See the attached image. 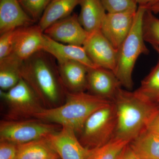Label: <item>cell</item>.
Listing matches in <instances>:
<instances>
[{
	"mask_svg": "<svg viewBox=\"0 0 159 159\" xmlns=\"http://www.w3.org/2000/svg\"><path fill=\"white\" fill-rule=\"evenodd\" d=\"M147 8L138 6L132 27L118 50L115 73L122 86L130 91L134 87L132 74L137 60L142 54H148L143 37V20Z\"/></svg>",
	"mask_w": 159,
	"mask_h": 159,
	"instance_id": "cell-4",
	"label": "cell"
},
{
	"mask_svg": "<svg viewBox=\"0 0 159 159\" xmlns=\"http://www.w3.org/2000/svg\"><path fill=\"white\" fill-rule=\"evenodd\" d=\"M151 10L146 9L143 20V37L152 46L159 47V19Z\"/></svg>",
	"mask_w": 159,
	"mask_h": 159,
	"instance_id": "cell-24",
	"label": "cell"
},
{
	"mask_svg": "<svg viewBox=\"0 0 159 159\" xmlns=\"http://www.w3.org/2000/svg\"><path fill=\"white\" fill-rule=\"evenodd\" d=\"M79 0H52L38 25L43 31L52 24L72 14Z\"/></svg>",
	"mask_w": 159,
	"mask_h": 159,
	"instance_id": "cell-19",
	"label": "cell"
},
{
	"mask_svg": "<svg viewBox=\"0 0 159 159\" xmlns=\"http://www.w3.org/2000/svg\"><path fill=\"white\" fill-rule=\"evenodd\" d=\"M27 14L34 21H39L52 0H19Z\"/></svg>",
	"mask_w": 159,
	"mask_h": 159,
	"instance_id": "cell-25",
	"label": "cell"
},
{
	"mask_svg": "<svg viewBox=\"0 0 159 159\" xmlns=\"http://www.w3.org/2000/svg\"><path fill=\"white\" fill-rule=\"evenodd\" d=\"M72 129L62 126L46 137L61 159H85L88 149L80 142Z\"/></svg>",
	"mask_w": 159,
	"mask_h": 159,
	"instance_id": "cell-12",
	"label": "cell"
},
{
	"mask_svg": "<svg viewBox=\"0 0 159 159\" xmlns=\"http://www.w3.org/2000/svg\"><path fill=\"white\" fill-rule=\"evenodd\" d=\"M118 159H140L136 155L129 145V143L124 148Z\"/></svg>",
	"mask_w": 159,
	"mask_h": 159,
	"instance_id": "cell-30",
	"label": "cell"
},
{
	"mask_svg": "<svg viewBox=\"0 0 159 159\" xmlns=\"http://www.w3.org/2000/svg\"><path fill=\"white\" fill-rule=\"evenodd\" d=\"M137 10L107 12L106 15L100 31L117 50L130 32Z\"/></svg>",
	"mask_w": 159,
	"mask_h": 159,
	"instance_id": "cell-10",
	"label": "cell"
},
{
	"mask_svg": "<svg viewBox=\"0 0 159 159\" xmlns=\"http://www.w3.org/2000/svg\"><path fill=\"white\" fill-rule=\"evenodd\" d=\"M1 99L6 103L5 119L12 120L35 119L44 108L34 91L22 79L9 90H0Z\"/></svg>",
	"mask_w": 159,
	"mask_h": 159,
	"instance_id": "cell-6",
	"label": "cell"
},
{
	"mask_svg": "<svg viewBox=\"0 0 159 159\" xmlns=\"http://www.w3.org/2000/svg\"><path fill=\"white\" fill-rule=\"evenodd\" d=\"M17 153V145L0 141V159H16Z\"/></svg>",
	"mask_w": 159,
	"mask_h": 159,
	"instance_id": "cell-28",
	"label": "cell"
},
{
	"mask_svg": "<svg viewBox=\"0 0 159 159\" xmlns=\"http://www.w3.org/2000/svg\"><path fill=\"white\" fill-rule=\"evenodd\" d=\"M23 62L13 54L0 59L1 90H9L19 82L21 79L20 71Z\"/></svg>",
	"mask_w": 159,
	"mask_h": 159,
	"instance_id": "cell-21",
	"label": "cell"
},
{
	"mask_svg": "<svg viewBox=\"0 0 159 159\" xmlns=\"http://www.w3.org/2000/svg\"><path fill=\"white\" fill-rule=\"evenodd\" d=\"M60 77L66 90L70 93L84 92L87 89L88 68L75 61L57 62Z\"/></svg>",
	"mask_w": 159,
	"mask_h": 159,
	"instance_id": "cell-15",
	"label": "cell"
},
{
	"mask_svg": "<svg viewBox=\"0 0 159 159\" xmlns=\"http://www.w3.org/2000/svg\"><path fill=\"white\" fill-rule=\"evenodd\" d=\"M140 159H159V135L145 128L129 143Z\"/></svg>",
	"mask_w": 159,
	"mask_h": 159,
	"instance_id": "cell-18",
	"label": "cell"
},
{
	"mask_svg": "<svg viewBox=\"0 0 159 159\" xmlns=\"http://www.w3.org/2000/svg\"><path fill=\"white\" fill-rule=\"evenodd\" d=\"M44 34L57 42L79 46H83L89 35L75 13L52 24Z\"/></svg>",
	"mask_w": 159,
	"mask_h": 159,
	"instance_id": "cell-8",
	"label": "cell"
},
{
	"mask_svg": "<svg viewBox=\"0 0 159 159\" xmlns=\"http://www.w3.org/2000/svg\"><path fill=\"white\" fill-rule=\"evenodd\" d=\"M47 138L17 145L16 159H59Z\"/></svg>",
	"mask_w": 159,
	"mask_h": 159,
	"instance_id": "cell-20",
	"label": "cell"
},
{
	"mask_svg": "<svg viewBox=\"0 0 159 159\" xmlns=\"http://www.w3.org/2000/svg\"><path fill=\"white\" fill-rule=\"evenodd\" d=\"M102 5L108 13L136 10L138 6L133 0H101Z\"/></svg>",
	"mask_w": 159,
	"mask_h": 159,
	"instance_id": "cell-26",
	"label": "cell"
},
{
	"mask_svg": "<svg viewBox=\"0 0 159 159\" xmlns=\"http://www.w3.org/2000/svg\"><path fill=\"white\" fill-rule=\"evenodd\" d=\"M148 9L151 10L153 13H159V3H157L153 6H150Z\"/></svg>",
	"mask_w": 159,
	"mask_h": 159,
	"instance_id": "cell-32",
	"label": "cell"
},
{
	"mask_svg": "<svg viewBox=\"0 0 159 159\" xmlns=\"http://www.w3.org/2000/svg\"><path fill=\"white\" fill-rule=\"evenodd\" d=\"M45 35V44L43 51L52 55L57 62L75 61L84 65L88 69L97 67L89 58L83 46L57 42Z\"/></svg>",
	"mask_w": 159,
	"mask_h": 159,
	"instance_id": "cell-16",
	"label": "cell"
},
{
	"mask_svg": "<svg viewBox=\"0 0 159 159\" xmlns=\"http://www.w3.org/2000/svg\"><path fill=\"white\" fill-rule=\"evenodd\" d=\"M138 6H144L147 9L157 3H159V0H133Z\"/></svg>",
	"mask_w": 159,
	"mask_h": 159,
	"instance_id": "cell-31",
	"label": "cell"
},
{
	"mask_svg": "<svg viewBox=\"0 0 159 159\" xmlns=\"http://www.w3.org/2000/svg\"><path fill=\"white\" fill-rule=\"evenodd\" d=\"M112 102L116 114L113 139L129 142L146 128L159 107L139 97L134 92L122 88Z\"/></svg>",
	"mask_w": 159,
	"mask_h": 159,
	"instance_id": "cell-3",
	"label": "cell"
},
{
	"mask_svg": "<svg viewBox=\"0 0 159 159\" xmlns=\"http://www.w3.org/2000/svg\"><path fill=\"white\" fill-rule=\"evenodd\" d=\"M116 126V114L112 102L90 116L84 123L78 139L87 149L97 148L113 139Z\"/></svg>",
	"mask_w": 159,
	"mask_h": 159,
	"instance_id": "cell-5",
	"label": "cell"
},
{
	"mask_svg": "<svg viewBox=\"0 0 159 159\" xmlns=\"http://www.w3.org/2000/svg\"><path fill=\"white\" fill-rule=\"evenodd\" d=\"M129 142L113 139L105 145L88 149L85 159H118Z\"/></svg>",
	"mask_w": 159,
	"mask_h": 159,
	"instance_id": "cell-23",
	"label": "cell"
},
{
	"mask_svg": "<svg viewBox=\"0 0 159 159\" xmlns=\"http://www.w3.org/2000/svg\"><path fill=\"white\" fill-rule=\"evenodd\" d=\"M146 128L159 135V107L149 120Z\"/></svg>",
	"mask_w": 159,
	"mask_h": 159,
	"instance_id": "cell-29",
	"label": "cell"
},
{
	"mask_svg": "<svg viewBox=\"0 0 159 159\" xmlns=\"http://www.w3.org/2000/svg\"><path fill=\"white\" fill-rule=\"evenodd\" d=\"M83 47L89 58L96 66L115 72L118 50L100 31L89 34Z\"/></svg>",
	"mask_w": 159,
	"mask_h": 159,
	"instance_id": "cell-9",
	"label": "cell"
},
{
	"mask_svg": "<svg viewBox=\"0 0 159 159\" xmlns=\"http://www.w3.org/2000/svg\"><path fill=\"white\" fill-rule=\"evenodd\" d=\"M45 42V34L38 25L18 28L11 54L24 61L43 51Z\"/></svg>",
	"mask_w": 159,
	"mask_h": 159,
	"instance_id": "cell-11",
	"label": "cell"
},
{
	"mask_svg": "<svg viewBox=\"0 0 159 159\" xmlns=\"http://www.w3.org/2000/svg\"><path fill=\"white\" fill-rule=\"evenodd\" d=\"M152 47L158 55L157 62L134 92L142 99L159 106V47Z\"/></svg>",
	"mask_w": 159,
	"mask_h": 159,
	"instance_id": "cell-22",
	"label": "cell"
},
{
	"mask_svg": "<svg viewBox=\"0 0 159 159\" xmlns=\"http://www.w3.org/2000/svg\"><path fill=\"white\" fill-rule=\"evenodd\" d=\"M62 126L36 119L1 120L0 141L20 145L46 138Z\"/></svg>",
	"mask_w": 159,
	"mask_h": 159,
	"instance_id": "cell-7",
	"label": "cell"
},
{
	"mask_svg": "<svg viewBox=\"0 0 159 159\" xmlns=\"http://www.w3.org/2000/svg\"><path fill=\"white\" fill-rule=\"evenodd\" d=\"M65 102L56 107L44 108L35 119L72 129L79 135L90 116L112 101L84 92L66 91Z\"/></svg>",
	"mask_w": 159,
	"mask_h": 159,
	"instance_id": "cell-2",
	"label": "cell"
},
{
	"mask_svg": "<svg viewBox=\"0 0 159 159\" xmlns=\"http://www.w3.org/2000/svg\"><path fill=\"white\" fill-rule=\"evenodd\" d=\"M121 87L112 71L98 67L88 69L87 90L90 93L112 101Z\"/></svg>",
	"mask_w": 159,
	"mask_h": 159,
	"instance_id": "cell-13",
	"label": "cell"
},
{
	"mask_svg": "<svg viewBox=\"0 0 159 159\" xmlns=\"http://www.w3.org/2000/svg\"><path fill=\"white\" fill-rule=\"evenodd\" d=\"M34 23L19 0H0V34Z\"/></svg>",
	"mask_w": 159,
	"mask_h": 159,
	"instance_id": "cell-14",
	"label": "cell"
},
{
	"mask_svg": "<svg viewBox=\"0 0 159 159\" xmlns=\"http://www.w3.org/2000/svg\"><path fill=\"white\" fill-rule=\"evenodd\" d=\"M80 11L78 20L85 31L90 34L100 31L106 10L101 0H79Z\"/></svg>",
	"mask_w": 159,
	"mask_h": 159,
	"instance_id": "cell-17",
	"label": "cell"
},
{
	"mask_svg": "<svg viewBox=\"0 0 159 159\" xmlns=\"http://www.w3.org/2000/svg\"><path fill=\"white\" fill-rule=\"evenodd\" d=\"M17 29H16L10 30L1 34L0 59L9 56L12 53Z\"/></svg>",
	"mask_w": 159,
	"mask_h": 159,
	"instance_id": "cell-27",
	"label": "cell"
},
{
	"mask_svg": "<svg viewBox=\"0 0 159 159\" xmlns=\"http://www.w3.org/2000/svg\"><path fill=\"white\" fill-rule=\"evenodd\" d=\"M21 77L34 91L44 108L62 104L66 90L61 79L57 64L52 55L39 51L23 62Z\"/></svg>",
	"mask_w": 159,
	"mask_h": 159,
	"instance_id": "cell-1",
	"label": "cell"
}]
</instances>
